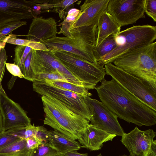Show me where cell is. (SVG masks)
<instances>
[{
	"mask_svg": "<svg viewBox=\"0 0 156 156\" xmlns=\"http://www.w3.org/2000/svg\"><path fill=\"white\" fill-rule=\"evenodd\" d=\"M95 88L101 101L118 118L139 126L156 124V111L112 79Z\"/></svg>",
	"mask_w": 156,
	"mask_h": 156,
	"instance_id": "6da1fadb",
	"label": "cell"
},
{
	"mask_svg": "<svg viewBox=\"0 0 156 156\" xmlns=\"http://www.w3.org/2000/svg\"><path fill=\"white\" fill-rule=\"evenodd\" d=\"M141 80L156 94V42L125 53L112 62Z\"/></svg>",
	"mask_w": 156,
	"mask_h": 156,
	"instance_id": "7a4b0ae2",
	"label": "cell"
},
{
	"mask_svg": "<svg viewBox=\"0 0 156 156\" xmlns=\"http://www.w3.org/2000/svg\"><path fill=\"white\" fill-rule=\"evenodd\" d=\"M41 98L45 114L44 124L73 140H77L80 133L90 121L55 99L45 96H42Z\"/></svg>",
	"mask_w": 156,
	"mask_h": 156,
	"instance_id": "3957f363",
	"label": "cell"
},
{
	"mask_svg": "<svg viewBox=\"0 0 156 156\" xmlns=\"http://www.w3.org/2000/svg\"><path fill=\"white\" fill-rule=\"evenodd\" d=\"M71 38L55 37L41 43L48 48L63 51L98 64L94 53L96 47L97 25L83 26L69 30Z\"/></svg>",
	"mask_w": 156,
	"mask_h": 156,
	"instance_id": "277c9868",
	"label": "cell"
},
{
	"mask_svg": "<svg viewBox=\"0 0 156 156\" xmlns=\"http://www.w3.org/2000/svg\"><path fill=\"white\" fill-rule=\"evenodd\" d=\"M54 56L87 90L95 89L106 74L103 66L95 64L73 53L49 48Z\"/></svg>",
	"mask_w": 156,
	"mask_h": 156,
	"instance_id": "5b68a950",
	"label": "cell"
},
{
	"mask_svg": "<svg viewBox=\"0 0 156 156\" xmlns=\"http://www.w3.org/2000/svg\"><path fill=\"white\" fill-rule=\"evenodd\" d=\"M156 39V27L149 24L133 26L117 34L116 47L105 55L98 64L104 66L112 63L122 55L149 44Z\"/></svg>",
	"mask_w": 156,
	"mask_h": 156,
	"instance_id": "8992f818",
	"label": "cell"
},
{
	"mask_svg": "<svg viewBox=\"0 0 156 156\" xmlns=\"http://www.w3.org/2000/svg\"><path fill=\"white\" fill-rule=\"evenodd\" d=\"M33 90L39 94L58 101L74 113L90 121L91 117L86 96L58 88L43 81L34 80Z\"/></svg>",
	"mask_w": 156,
	"mask_h": 156,
	"instance_id": "52a82bcc",
	"label": "cell"
},
{
	"mask_svg": "<svg viewBox=\"0 0 156 156\" xmlns=\"http://www.w3.org/2000/svg\"><path fill=\"white\" fill-rule=\"evenodd\" d=\"M106 74L156 111V94L141 80L111 63L105 65Z\"/></svg>",
	"mask_w": 156,
	"mask_h": 156,
	"instance_id": "ba28073f",
	"label": "cell"
},
{
	"mask_svg": "<svg viewBox=\"0 0 156 156\" xmlns=\"http://www.w3.org/2000/svg\"><path fill=\"white\" fill-rule=\"evenodd\" d=\"M43 13L37 0H0V29L11 22L34 19Z\"/></svg>",
	"mask_w": 156,
	"mask_h": 156,
	"instance_id": "9c48e42d",
	"label": "cell"
},
{
	"mask_svg": "<svg viewBox=\"0 0 156 156\" xmlns=\"http://www.w3.org/2000/svg\"><path fill=\"white\" fill-rule=\"evenodd\" d=\"M146 0H109L106 11L123 27L145 18Z\"/></svg>",
	"mask_w": 156,
	"mask_h": 156,
	"instance_id": "30bf717a",
	"label": "cell"
},
{
	"mask_svg": "<svg viewBox=\"0 0 156 156\" xmlns=\"http://www.w3.org/2000/svg\"><path fill=\"white\" fill-rule=\"evenodd\" d=\"M91 119L90 124L109 133L122 136L125 133L118 117L102 102L86 96Z\"/></svg>",
	"mask_w": 156,
	"mask_h": 156,
	"instance_id": "8fae6325",
	"label": "cell"
},
{
	"mask_svg": "<svg viewBox=\"0 0 156 156\" xmlns=\"http://www.w3.org/2000/svg\"><path fill=\"white\" fill-rule=\"evenodd\" d=\"M48 48V50L32 49L31 67L34 76L39 73L58 72L63 75L69 83L83 86L54 56L51 51Z\"/></svg>",
	"mask_w": 156,
	"mask_h": 156,
	"instance_id": "7c38bea8",
	"label": "cell"
},
{
	"mask_svg": "<svg viewBox=\"0 0 156 156\" xmlns=\"http://www.w3.org/2000/svg\"><path fill=\"white\" fill-rule=\"evenodd\" d=\"M0 111L3 120V131L31 125V119L19 104L10 98L2 86L0 89Z\"/></svg>",
	"mask_w": 156,
	"mask_h": 156,
	"instance_id": "4fadbf2b",
	"label": "cell"
},
{
	"mask_svg": "<svg viewBox=\"0 0 156 156\" xmlns=\"http://www.w3.org/2000/svg\"><path fill=\"white\" fill-rule=\"evenodd\" d=\"M156 133L153 129L142 131L137 127L128 133H124L120 140L131 156H146Z\"/></svg>",
	"mask_w": 156,
	"mask_h": 156,
	"instance_id": "5bb4252c",
	"label": "cell"
},
{
	"mask_svg": "<svg viewBox=\"0 0 156 156\" xmlns=\"http://www.w3.org/2000/svg\"><path fill=\"white\" fill-rule=\"evenodd\" d=\"M109 0H85L80 6L79 14L69 30L83 26L97 25L101 16L106 11Z\"/></svg>",
	"mask_w": 156,
	"mask_h": 156,
	"instance_id": "9a60e30c",
	"label": "cell"
},
{
	"mask_svg": "<svg viewBox=\"0 0 156 156\" xmlns=\"http://www.w3.org/2000/svg\"><path fill=\"white\" fill-rule=\"evenodd\" d=\"M57 32L56 22L54 18L37 17L32 19L27 39L41 42L56 37Z\"/></svg>",
	"mask_w": 156,
	"mask_h": 156,
	"instance_id": "2e32d148",
	"label": "cell"
},
{
	"mask_svg": "<svg viewBox=\"0 0 156 156\" xmlns=\"http://www.w3.org/2000/svg\"><path fill=\"white\" fill-rule=\"evenodd\" d=\"M116 136L89 124L80 133L77 140L81 147L95 151L101 149L104 143L112 141Z\"/></svg>",
	"mask_w": 156,
	"mask_h": 156,
	"instance_id": "e0dca14e",
	"label": "cell"
},
{
	"mask_svg": "<svg viewBox=\"0 0 156 156\" xmlns=\"http://www.w3.org/2000/svg\"><path fill=\"white\" fill-rule=\"evenodd\" d=\"M42 143L35 138L21 139L0 150V156H29Z\"/></svg>",
	"mask_w": 156,
	"mask_h": 156,
	"instance_id": "ac0fdd59",
	"label": "cell"
},
{
	"mask_svg": "<svg viewBox=\"0 0 156 156\" xmlns=\"http://www.w3.org/2000/svg\"><path fill=\"white\" fill-rule=\"evenodd\" d=\"M48 144L63 154L81 148V146L79 142L57 130L48 131Z\"/></svg>",
	"mask_w": 156,
	"mask_h": 156,
	"instance_id": "d6986e66",
	"label": "cell"
},
{
	"mask_svg": "<svg viewBox=\"0 0 156 156\" xmlns=\"http://www.w3.org/2000/svg\"><path fill=\"white\" fill-rule=\"evenodd\" d=\"M121 27L110 14L106 11L104 12L99 19L97 24L96 47L99 46L105 38L111 34L119 32Z\"/></svg>",
	"mask_w": 156,
	"mask_h": 156,
	"instance_id": "ffe728a7",
	"label": "cell"
},
{
	"mask_svg": "<svg viewBox=\"0 0 156 156\" xmlns=\"http://www.w3.org/2000/svg\"><path fill=\"white\" fill-rule=\"evenodd\" d=\"M118 33L111 34L105 38L99 46L95 47L94 53L97 62L116 47L117 44L116 37Z\"/></svg>",
	"mask_w": 156,
	"mask_h": 156,
	"instance_id": "44dd1931",
	"label": "cell"
},
{
	"mask_svg": "<svg viewBox=\"0 0 156 156\" xmlns=\"http://www.w3.org/2000/svg\"><path fill=\"white\" fill-rule=\"evenodd\" d=\"M51 85L59 88L67 90L75 93L86 96H91L92 94L88 91L83 86L76 85L68 82L63 81H42Z\"/></svg>",
	"mask_w": 156,
	"mask_h": 156,
	"instance_id": "7402d4cb",
	"label": "cell"
},
{
	"mask_svg": "<svg viewBox=\"0 0 156 156\" xmlns=\"http://www.w3.org/2000/svg\"><path fill=\"white\" fill-rule=\"evenodd\" d=\"M77 0H63L51 1V12L58 13L59 17L62 20H64L69 10L73 7V3Z\"/></svg>",
	"mask_w": 156,
	"mask_h": 156,
	"instance_id": "603a6c76",
	"label": "cell"
},
{
	"mask_svg": "<svg viewBox=\"0 0 156 156\" xmlns=\"http://www.w3.org/2000/svg\"><path fill=\"white\" fill-rule=\"evenodd\" d=\"M80 13V10L72 8L68 11L67 15L64 20L60 23L61 27L58 34H62L66 37L71 38V35L69 28L72 24L76 20Z\"/></svg>",
	"mask_w": 156,
	"mask_h": 156,
	"instance_id": "cb8c5ba5",
	"label": "cell"
},
{
	"mask_svg": "<svg viewBox=\"0 0 156 156\" xmlns=\"http://www.w3.org/2000/svg\"><path fill=\"white\" fill-rule=\"evenodd\" d=\"M29 156H64L49 144L42 143L33 149Z\"/></svg>",
	"mask_w": 156,
	"mask_h": 156,
	"instance_id": "d4e9b609",
	"label": "cell"
},
{
	"mask_svg": "<svg viewBox=\"0 0 156 156\" xmlns=\"http://www.w3.org/2000/svg\"><path fill=\"white\" fill-rule=\"evenodd\" d=\"M19 35L13 34L11 32L8 36L3 37L1 41L6 43L17 45L30 47L33 49L36 48L37 46L36 42L31 41L27 39L18 38L17 37Z\"/></svg>",
	"mask_w": 156,
	"mask_h": 156,
	"instance_id": "484cf974",
	"label": "cell"
},
{
	"mask_svg": "<svg viewBox=\"0 0 156 156\" xmlns=\"http://www.w3.org/2000/svg\"><path fill=\"white\" fill-rule=\"evenodd\" d=\"M34 80L39 81L58 80L69 82L63 75L58 72L41 73L36 75Z\"/></svg>",
	"mask_w": 156,
	"mask_h": 156,
	"instance_id": "4316f807",
	"label": "cell"
},
{
	"mask_svg": "<svg viewBox=\"0 0 156 156\" xmlns=\"http://www.w3.org/2000/svg\"><path fill=\"white\" fill-rule=\"evenodd\" d=\"M21 139L10 129L0 133V150Z\"/></svg>",
	"mask_w": 156,
	"mask_h": 156,
	"instance_id": "83f0119b",
	"label": "cell"
},
{
	"mask_svg": "<svg viewBox=\"0 0 156 156\" xmlns=\"http://www.w3.org/2000/svg\"><path fill=\"white\" fill-rule=\"evenodd\" d=\"M27 23L26 21L20 20L11 22L4 26L0 29V40L14 30L22 26L26 25Z\"/></svg>",
	"mask_w": 156,
	"mask_h": 156,
	"instance_id": "f1b7e54d",
	"label": "cell"
},
{
	"mask_svg": "<svg viewBox=\"0 0 156 156\" xmlns=\"http://www.w3.org/2000/svg\"><path fill=\"white\" fill-rule=\"evenodd\" d=\"M144 11L147 15L156 22V0H146Z\"/></svg>",
	"mask_w": 156,
	"mask_h": 156,
	"instance_id": "f546056e",
	"label": "cell"
},
{
	"mask_svg": "<svg viewBox=\"0 0 156 156\" xmlns=\"http://www.w3.org/2000/svg\"><path fill=\"white\" fill-rule=\"evenodd\" d=\"M35 138L42 143L48 144L49 139L48 131L44 126H39Z\"/></svg>",
	"mask_w": 156,
	"mask_h": 156,
	"instance_id": "4dcf8cb0",
	"label": "cell"
},
{
	"mask_svg": "<svg viewBox=\"0 0 156 156\" xmlns=\"http://www.w3.org/2000/svg\"><path fill=\"white\" fill-rule=\"evenodd\" d=\"M7 56L5 49H2L0 53V89L2 87V81L5 71V66Z\"/></svg>",
	"mask_w": 156,
	"mask_h": 156,
	"instance_id": "1f68e13d",
	"label": "cell"
},
{
	"mask_svg": "<svg viewBox=\"0 0 156 156\" xmlns=\"http://www.w3.org/2000/svg\"><path fill=\"white\" fill-rule=\"evenodd\" d=\"M5 66L8 71L13 76L20 78H23L20 69L15 63H6Z\"/></svg>",
	"mask_w": 156,
	"mask_h": 156,
	"instance_id": "d6a6232c",
	"label": "cell"
},
{
	"mask_svg": "<svg viewBox=\"0 0 156 156\" xmlns=\"http://www.w3.org/2000/svg\"><path fill=\"white\" fill-rule=\"evenodd\" d=\"M146 156H156V140H154Z\"/></svg>",
	"mask_w": 156,
	"mask_h": 156,
	"instance_id": "836d02e7",
	"label": "cell"
},
{
	"mask_svg": "<svg viewBox=\"0 0 156 156\" xmlns=\"http://www.w3.org/2000/svg\"><path fill=\"white\" fill-rule=\"evenodd\" d=\"M63 155L64 156H88L87 153L81 154L79 153L76 151H71Z\"/></svg>",
	"mask_w": 156,
	"mask_h": 156,
	"instance_id": "e575fe53",
	"label": "cell"
},
{
	"mask_svg": "<svg viewBox=\"0 0 156 156\" xmlns=\"http://www.w3.org/2000/svg\"><path fill=\"white\" fill-rule=\"evenodd\" d=\"M3 131V120L2 114L0 111V133Z\"/></svg>",
	"mask_w": 156,
	"mask_h": 156,
	"instance_id": "d590c367",
	"label": "cell"
},
{
	"mask_svg": "<svg viewBox=\"0 0 156 156\" xmlns=\"http://www.w3.org/2000/svg\"><path fill=\"white\" fill-rule=\"evenodd\" d=\"M6 43L0 40V53L2 50L4 48L5 46Z\"/></svg>",
	"mask_w": 156,
	"mask_h": 156,
	"instance_id": "8d00e7d4",
	"label": "cell"
},
{
	"mask_svg": "<svg viewBox=\"0 0 156 156\" xmlns=\"http://www.w3.org/2000/svg\"><path fill=\"white\" fill-rule=\"evenodd\" d=\"M96 156H102L101 154H98V155ZM128 156L126 155H120V156Z\"/></svg>",
	"mask_w": 156,
	"mask_h": 156,
	"instance_id": "74e56055",
	"label": "cell"
},
{
	"mask_svg": "<svg viewBox=\"0 0 156 156\" xmlns=\"http://www.w3.org/2000/svg\"><path fill=\"white\" fill-rule=\"evenodd\" d=\"M130 156V155H129V156Z\"/></svg>",
	"mask_w": 156,
	"mask_h": 156,
	"instance_id": "f35d334b",
	"label": "cell"
}]
</instances>
